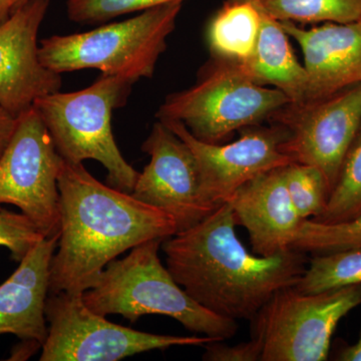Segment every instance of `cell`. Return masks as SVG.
<instances>
[{
  "label": "cell",
  "mask_w": 361,
  "mask_h": 361,
  "mask_svg": "<svg viewBox=\"0 0 361 361\" xmlns=\"http://www.w3.org/2000/svg\"><path fill=\"white\" fill-rule=\"evenodd\" d=\"M291 248L313 255L361 249V214L336 224L303 220Z\"/></svg>",
  "instance_id": "obj_22"
},
{
  "label": "cell",
  "mask_w": 361,
  "mask_h": 361,
  "mask_svg": "<svg viewBox=\"0 0 361 361\" xmlns=\"http://www.w3.org/2000/svg\"><path fill=\"white\" fill-rule=\"evenodd\" d=\"M360 21H361V20H360Z\"/></svg>",
  "instance_id": "obj_31"
},
{
  "label": "cell",
  "mask_w": 361,
  "mask_h": 361,
  "mask_svg": "<svg viewBox=\"0 0 361 361\" xmlns=\"http://www.w3.org/2000/svg\"><path fill=\"white\" fill-rule=\"evenodd\" d=\"M18 116H13L0 106V157L11 142L18 126Z\"/></svg>",
  "instance_id": "obj_27"
},
{
  "label": "cell",
  "mask_w": 361,
  "mask_h": 361,
  "mask_svg": "<svg viewBox=\"0 0 361 361\" xmlns=\"http://www.w3.org/2000/svg\"><path fill=\"white\" fill-rule=\"evenodd\" d=\"M28 1H30V0H16L14 11H16V9L20 8V7L25 6V4H27Z\"/></svg>",
  "instance_id": "obj_30"
},
{
  "label": "cell",
  "mask_w": 361,
  "mask_h": 361,
  "mask_svg": "<svg viewBox=\"0 0 361 361\" xmlns=\"http://www.w3.org/2000/svg\"><path fill=\"white\" fill-rule=\"evenodd\" d=\"M184 1L186 0H68L66 11L71 21L94 25L126 14Z\"/></svg>",
  "instance_id": "obj_24"
},
{
  "label": "cell",
  "mask_w": 361,
  "mask_h": 361,
  "mask_svg": "<svg viewBox=\"0 0 361 361\" xmlns=\"http://www.w3.org/2000/svg\"><path fill=\"white\" fill-rule=\"evenodd\" d=\"M262 21L257 0H226L210 20L207 42L213 59L243 63L253 54Z\"/></svg>",
  "instance_id": "obj_18"
},
{
  "label": "cell",
  "mask_w": 361,
  "mask_h": 361,
  "mask_svg": "<svg viewBox=\"0 0 361 361\" xmlns=\"http://www.w3.org/2000/svg\"><path fill=\"white\" fill-rule=\"evenodd\" d=\"M59 238V234L42 239L0 285V336L13 334L23 341L44 345L49 334L45 303Z\"/></svg>",
  "instance_id": "obj_16"
},
{
  "label": "cell",
  "mask_w": 361,
  "mask_h": 361,
  "mask_svg": "<svg viewBox=\"0 0 361 361\" xmlns=\"http://www.w3.org/2000/svg\"><path fill=\"white\" fill-rule=\"evenodd\" d=\"M361 214V127L342 161L341 172L326 207L314 219L323 224H336L355 219Z\"/></svg>",
  "instance_id": "obj_20"
},
{
  "label": "cell",
  "mask_w": 361,
  "mask_h": 361,
  "mask_svg": "<svg viewBox=\"0 0 361 361\" xmlns=\"http://www.w3.org/2000/svg\"><path fill=\"white\" fill-rule=\"evenodd\" d=\"M129 78L102 75L94 84L71 92H52L35 101L59 156L68 163H101L109 186L132 193L140 173L123 158L111 129L114 111L127 104Z\"/></svg>",
  "instance_id": "obj_4"
},
{
  "label": "cell",
  "mask_w": 361,
  "mask_h": 361,
  "mask_svg": "<svg viewBox=\"0 0 361 361\" xmlns=\"http://www.w3.org/2000/svg\"><path fill=\"white\" fill-rule=\"evenodd\" d=\"M361 305V283L304 293L280 289L252 322L261 361H324L339 322Z\"/></svg>",
  "instance_id": "obj_7"
},
{
  "label": "cell",
  "mask_w": 361,
  "mask_h": 361,
  "mask_svg": "<svg viewBox=\"0 0 361 361\" xmlns=\"http://www.w3.org/2000/svg\"><path fill=\"white\" fill-rule=\"evenodd\" d=\"M262 9V8H261ZM260 85H271L288 97L289 104H298L305 99L307 71L297 59L289 35L281 23L262 11L260 32L251 58L239 63Z\"/></svg>",
  "instance_id": "obj_17"
},
{
  "label": "cell",
  "mask_w": 361,
  "mask_h": 361,
  "mask_svg": "<svg viewBox=\"0 0 361 361\" xmlns=\"http://www.w3.org/2000/svg\"><path fill=\"white\" fill-rule=\"evenodd\" d=\"M280 23L302 51L303 65L307 71V90L303 102L324 99L361 84L360 20L322 23L310 28L291 21Z\"/></svg>",
  "instance_id": "obj_14"
},
{
  "label": "cell",
  "mask_w": 361,
  "mask_h": 361,
  "mask_svg": "<svg viewBox=\"0 0 361 361\" xmlns=\"http://www.w3.org/2000/svg\"><path fill=\"white\" fill-rule=\"evenodd\" d=\"M227 202L236 224L248 232L254 254L270 257L291 249L303 220L289 196L284 167L249 180Z\"/></svg>",
  "instance_id": "obj_15"
},
{
  "label": "cell",
  "mask_w": 361,
  "mask_h": 361,
  "mask_svg": "<svg viewBox=\"0 0 361 361\" xmlns=\"http://www.w3.org/2000/svg\"><path fill=\"white\" fill-rule=\"evenodd\" d=\"M142 151L148 154L149 161L130 194L172 216L178 232L196 225L217 208L204 193L193 152L165 123H154Z\"/></svg>",
  "instance_id": "obj_11"
},
{
  "label": "cell",
  "mask_w": 361,
  "mask_h": 361,
  "mask_svg": "<svg viewBox=\"0 0 361 361\" xmlns=\"http://www.w3.org/2000/svg\"><path fill=\"white\" fill-rule=\"evenodd\" d=\"M289 103L281 90L256 84L239 63L213 59L196 84L166 97L156 118L183 123L202 142L222 144Z\"/></svg>",
  "instance_id": "obj_6"
},
{
  "label": "cell",
  "mask_w": 361,
  "mask_h": 361,
  "mask_svg": "<svg viewBox=\"0 0 361 361\" xmlns=\"http://www.w3.org/2000/svg\"><path fill=\"white\" fill-rule=\"evenodd\" d=\"M61 229L49 293L84 294L121 254L178 233L172 216L97 180L82 163L63 160L59 179Z\"/></svg>",
  "instance_id": "obj_2"
},
{
  "label": "cell",
  "mask_w": 361,
  "mask_h": 361,
  "mask_svg": "<svg viewBox=\"0 0 361 361\" xmlns=\"http://www.w3.org/2000/svg\"><path fill=\"white\" fill-rule=\"evenodd\" d=\"M160 121V120H159ZM193 152L207 198L220 206L249 180L272 169L292 163L281 151L287 133L281 126L241 130L236 141L208 144L195 137L183 123L161 121Z\"/></svg>",
  "instance_id": "obj_12"
},
{
  "label": "cell",
  "mask_w": 361,
  "mask_h": 361,
  "mask_svg": "<svg viewBox=\"0 0 361 361\" xmlns=\"http://www.w3.org/2000/svg\"><path fill=\"white\" fill-rule=\"evenodd\" d=\"M361 283V249L313 255L307 269L295 285L304 293L341 288Z\"/></svg>",
  "instance_id": "obj_21"
},
{
  "label": "cell",
  "mask_w": 361,
  "mask_h": 361,
  "mask_svg": "<svg viewBox=\"0 0 361 361\" xmlns=\"http://www.w3.org/2000/svg\"><path fill=\"white\" fill-rule=\"evenodd\" d=\"M14 6L16 0H0V25L11 18L14 11Z\"/></svg>",
  "instance_id": "obj_29"
},
{
  "label": "cell",
  "mask_w": 361,
  "mask_h": 361,
  "mask_svg": "<svg viewBox=\"0 0 361 361\" xmlns=\"http://www.w3.org/2000/svg\"><path fill=\"white\" fill-rule=\"evenodd\" d=\"M228 202L163 242L166 267L196 302L232 320H253L280 289L295 286L308 265L289 249L264 257L247 250Z\"/></svg>",
  "instance_id": "obj_1"
},
{
  "label": "cell",
  "mask_w": 361,
  "mask_h": 361,
  "mask_svg": "<svg viewBox=\"0 0 361 361\" xmlns=\"http://www.w3.org/2000/svg\"><path fill=\"white\" fill-rule=\"evenodd\" d=\"M182 6L165 4L89 32L52 35L40 42V61L59 75L92 68L135 82L152 78Z\"/></svg>",
  "instance_id": "obj_5"
},
{
  "label": "cell",
  "mask_w": 361,
  "mask_h": 361,
  "mask_svg": "<svg viewBox=\"0 0 361 361\" xmlns=\"http://www.w3.org/2000/svg\"><path fill=\"white\" fill-rule=\"evenodd\" d=\"M205 346L203 360L207 361H261L262 355V343L256 337L233 346L222 341L209 342Z\"/></svg>",
  "instance_id": "obj_26"
},
{
  "label": "cell",
  "mask_w": 361,
  "mask_h": 361,
  "mask_svg": "<svg viewBox=\"0 0 361 361\" xmlns=\"http://www.w3.org/2000/svg\"><path fill=\"white\" fill-rule=\"evenodd\" d=\"M341 361H361V330L356 343L346 346L341 351L337 357Z\"/></svg>",
  "instance_id": "obj_28"
},
{
  "label": "cell",
  "mask_w": 361,
  "mask_h": 361,
  "mask_svg": "<svg viewBox=\"0 0 361 361\" xmlns=\"http://www.w3.org/2000/svg\"><path fill=\"white\" fill-rule=\"evenodd\" d=\"M63 161L35 106L21 114L0 157V204L20 208L45 238L61 229L58 179Z\"/></svg>",
  "instance_id": "obj_9"
},
{
  "label": "cell",
  "mask_w": 361,
  "mask_h": 361,
  "mask_svg": "<svg viewBox=\"0 0 361 361\" xmlns=\"http://www.w3.org/2000/svg\"><path fill=\"white\" fill-rule=\"evenodd\" d=\"M269 118L286 130L281 151L292 163L319 169L331 193L361 127V84L324 99L287 104Z\"/></svg>",
  "instance_id": "obj_10"
},
{
  "label": "cell",
  "mask_w": 361,
  "mask_h": 361,
  "mask_svg": "<svg viewBox=\"0 0 361 361\" xmlns=\"http://www.w3.org/2000/svg\"><path fill=\"white\" fill-rule=\"evenodd\" d=\"M161 240L130 249L106 265L94 287L82 294L97 314H120L130 322L149 314L174 318L196 336L224 341L237 334L238 323L206 310L177 282L159 257Z\"/></svg>",
  "instance_id": "obj_3"
},
{
  "label": "cell",
  "mask_w": 361,
  "mask_h": 361,
  "mask_svg": "<svg viewBox=\"0 0 361 361\" xmlns=\"http://www.w3.org/2000/svg\"><path fill=\"white\" fill-rule=\"evenodd\" d=\"M262 11L279 21L350 23L361 20V0H257Z\"/></svg>",
  "instance_id": "obj_19"
},
{
  "label": "cell",
  "mask_w": 361,
  "mask_h": 361,
  "mask_svg": "<svg viewBox=\"0 0 361 361\" xmlns=\"http://www.w3.org/2000/svg\"><path fill=\"white\" fill-rule=\"evenodd\" d=\"M287 190L294 208L302 220L322 215L329 201L330 190L319 169L290 163L284 167Z\"/></svg>",
  "instance_id": "obj_23"
},
{
  "label": "cell",
  "mask_w": 361,
  "mask_h": 361,
  "mask_svg": "<svg viewBox=\"0 0 361 361\" xmlns=\"http://www.w3.org/2000/svg\"><path fill=\"white\" fill-rule=\"evenodd\" d=\"M49 4L30 0L0 25V106L16 116L63 85L61 75L45 68L39 56L37 37Z\"/></svg>",
  "instance_id": "obj_13"
},
{
  "label": "cell",
  "mask_w": 361,
  "mask_h": 361,
  "mask_svg": "<svg viewBox=\"0 0 361 361\" xmlns=\"http://www.w3.org/2000/svg\"><path fill=\"white\" fill-rule=\"evenodd\" d=\"M45 237L25 214L0 208V246L6 247L14 261L20 262Z\"/></svg>",
  "instance_id": "obj_25"
},
{
  "label": "cell",
  "mask_w": 361,
  "mask_h": 361,
  "mask_svg": "<svg viewBox=\"0 0 361 361\" xmlns=\"http://www.w3.org/2000/svg\"><path fill=\"white\" fill-rule=\"evenodd\" d=\"M49 334L40 361H116L155 349L205 345L208 336H160L121 326L97 314L82 294H49L45 303Z\"/></svg>",
  "instance_id": "obj_8"
}]
</instances>
